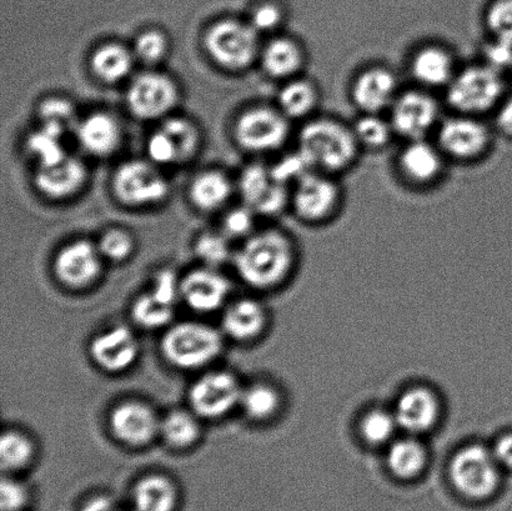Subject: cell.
<instances>
[{
	"instance_id": "obj_1",
	"label": "cell",
	"mask_w": 512,
	"mask_h": 511,
	"mask_svg": "<svg viewBox=\"0 0 512 511\" xmlns=\"http://www.w3.org/2000/svg\"><path fill=\"white\" fill-rule=\"evenodd\" d=\"M295 140L306 168L336 178L350 173L363 154L351 123L334 115L318 114L301 123Z\"/></svg>"
},
{
	"instance_id": "obj_2",
	"label": "cell",
	"mask_w": 512,
	"mask_h": 511,
	"mask_svg": "<svg viewBox=\"0 0 512 511\" xmlns=\"http://www.w3.org/2000/svg\"><path fill=\"white\" fill-rule=\"evenodd\" d=\"M295 260L293 240L276 229L253 234L235 255L239 277L250 287L273 288L288 277Z\"/></svg>"
},
{
	"instance_id": "obj_3",
	"label": "cell",
	"mask_w": 512,
	"mask_h": 511,
	"mask_svg": "<svg viewBox=\"0 0 512 511\" xmlns=\"http://www.w3.org/2000/svg\"><path fill=\"white\" fill-rule=\"evenodd\" d=\"M505 73L483 60L463 65L444 90V102L451 113L486 118L493 115L508 95Z\"/></svg>"
},
{
	"instance_id": "obj_4",
	"label": "cell",
	"mask_w": 512,
	"mask_h": 511,
	"mask_svg": "<svg viewBox=\"0 0 512 511\" xmlns=\"http://www.w3.org/2000/svg\"><path fill=\"white\" fill-rule=\"evenodd\" d=\"M495 138L493 124L485 118L451 113L441 120L433 139L450 164L474 165L493 152Z\"/></svg>"
},
{
	"instance_id": "obj_5",
	"label": "cell",
	"mask_w": 512,
	"mask_h": 511,
	"mask_svg": "<svg viewBox=\"0 0 512 511\" xmlns=\"http://www.w3.org/2000/svg\"><path fill=\"white\" fill-rule=\"evenodd\" d=\"M345 192L340 178L308 170L290 189L289 209L299 222L319 227L343 212Z\"/></svg>"
},
{
	"instance_id": "obj_6",
	"label": "cell",
	"mask_w": 512,
	"mask_h": 511,
	"mask_svg": "<svg viewBox=\"0 0 512 511\" xmlns=\"http://www.w3.org/2000/svg\"><path fill=\"white\" fill-rule=\"evenodd\" d=\"M222 352V334L208 324L179 323L173 325L163 335V357L178 369L205 368L217 360Z\"/></svg>"
},
{
	"instance_id": "obj_7",
	"label": "cell",
	"mask_w": 512,
	"mask_h": 511,
	"mask_svg": "<svg viewBox=\"0 0 512 511\" xmlns=\"http://www.w3.org/2000/svg\"><path fill=\"white\" fill-rule=\"evenodd\" d=\"M401 142L434 138L441 120L443 104L434 92L419 87L403 88L388 112Z\"/></svg>"
},
{
	"instance_id": "obj_8",
	"label": "cell",
	"mask_w": 512,
	"mask_h": 511,
	"mask_svg": "<svg viewBox=\"0 0 512 511\" xmlns=\"http://www.w3.org/2000/svg\"><path fill=\"white\" fill-rule=\"evenodd\" d=\"M499 463L493 450L469 445L459 450L450 463V480L461 497L470 502H486L500 484Z\"/></svg>"
},
{
	"instance_id": "obj_9",
	"label": "cell",
	"mask_w": 512,
	"mask_h": 511,
	"mask_svg": "<svg viewBox=\"0 0 512 511\" xmlns=\"http://www.w3.org/2000/svg\"><path fill=\"white\" fill-rule=\"evenodd\" d=\"M449 164L434 139L410 140L396 153L394 172L405 187L424 192L443 182Z\"/></svg>"
},
{
	"instance_id": "obj_10",
	"label": "cell",
	"mask_w": 512,
	"mask_h": 511,
	"mask_svg": "<svg viewBox=\"0 0 512 511\" xmlns=\"http://www.w3.org/2000/svg\"><path fill=\"white\" fill-rule=\"evenodd\" d=\"M205 48L215 63L233 72L248 68L260 57L259 33L252 24L224 19L205 35Z\"/></svg>"
},
{
	"instance_id": "obj_11",
	"label": "cell",
	"mask_w": 512,
	"mask_h": 511,
	"mask_svg": "<svg viewBox=\"0 0 512 511\" xmlns=\"http://www.w3.org/2000/svg\"><path fill=\"white\" fill-rule=\"evenodd\" d=\"M401 89L393 68L381 63L368 64L351 78L349 102L358 114H388Z\"/></svg>"
},
{
	"instance_id": "obj_12",
	"label": "cell",
	"mask_w": 512,
	"mask_h": 511,
	"mask_svg": "<svg viewBox=\"0 0 512 511\" xmlns=\"http://www.w3.org/2000/svg\"><path fill=\"white\" fill-rule=\"evenodd\" d=\"M235 137L248 152H278L290 140L291 122L278 107H255L239 118Z\"/></svg>"
},
{
	"instance_id": "obj_13",
	"label": "cell",
	"mask_w": 512,
	"mask_h": 511,
	"mask_svg": "<svg viewBox=\"0 0 512 511\" xmlns=\"http://www.w3.org/2000/svg\"><path fill=\"white\" fill-rule=\"evenodd\" d=\"M242 385L227 370H212L199 377L189 389V404L202 419L225 417L240 405Z\"/></svg>"
},
{
	"instance_id": "obj_14",
	"label": "cell",
	"mask_w": 512,
	"mask_h": 511,
	"mask_svg": "<svg viewBox=\"0 0 512 511\" xmlns=\"http://www.w3.org/2000/svg\"><path fill=\"white\" fill-rule=\"evenodd\" d=\"M459 68L454 50L435 40L416 45L406 59V70L415 87L434 93L444 92Z\"/></svg>"
},
{
	"instance_id": "obj_15",
	"label": "cell",
	"mask_w": 512,
	"mask_h": 511,
	"mask_svg": "<svg viewBox=\"0 0 512 511\" xmlns=\"http://www.w3.org/2000/svg\"><path fill=\"white\" fill-rule=\"evenodd\" d=\"M113 189L120 203L128 207H145L163 202L169 184L154 165L133 160L119 167L114 174Z\"/></svg>"
},
{
	"instance_id": "obj_16",
	"label": "cell",
	"mask_w": 512,
	"mask_h": 511,
	"mask_svg": "<svg viewBox=\"0 0 512 511\" xmlns=\"http://www.w3.org/2000/svg\"><path fill=\"white\" fill-rule=\"evenodd\" d=\"M103 260L98 245L88 240H75L59 250L54 259V274L64 287L89 288L100 278Z\"/></svg>"
},
{
	"instance_id": "obj_17",
	"label": "cell",
	"mask_w": 512,
	"mask_h": 511,
	"mask_svg": "<svg viewBox=\"0 0 512 511\" xmlns=\"http://www.w3.org/2000/svg\"><path fill=\"white\" fill-rule=\"evenodd\" d=\"M162 418L147 403L127 400L117 405L109 415V428L119 443L142 448L159 437Z\"/></svg>"
},
{
	"instance_id": "obj_18",
	"label": "cell",
	"mask_w": 512,
	"mask_h": 511,
	"mask_svg": "<svg viewBox=\"0 0 512 511\" xmlns=\"http://www.w3.org/2000/svg\"><path fill=\"white\" fill-rule=\"evenodd\" d=\"M180 300V280L172 270H162L153 288L140 295L132 307V318L145 329H159L172 322Z\"/></svg>"
},
{
	"instance_id": "obj_19",
	"label": "cell",
	"mask_w": 512,
	"mask_h": 511,
	"mask_svg": "<svg viewBox=\"0 0 512 511\" xmlns=\"http://www.w3.org/2000/svg\"><path fill=\"white\" fill-rule=\"evenodd\" d=\"M89 355L100 370L109 374L127 372L137 363L140 344L137 335L125 325L103 330L94 337Z\"/></svg>"
},
{
	"instance_id": "obj_20",
	"label": "cell",
	"mask_w": 512,
	"mask_h": 511,
	"mask_svg": "<svg viewBox=\"0 0 512 511\" xmlns=\"http://www.w3.org/2000/svg\"><path fill=\"white\" fill-rule=\"evenodd\" d=\"M177 102V85L164 74L145 73L139 75L130 85L128 92L130 112L143 120L164 117Z\"/></svg>"
},
{
	"instance_id": "obj_21",
	"label": "cell",
	"mask_w": 512,
	"mask_h": 511,
	"mask_svg": "<svg viewBox=\"0 0 512 511\" xmlns=\"http://www.w3.org/2000/svg\"><path fill=\"white\" fill-rule=\"evenodd\" d=\"M290 187L278 182L270 168L252 165L240 178V190L254 213L276 215L290 207Z\"/></svg>"
},
{
	"instance_id": "obj_22",
	"label": "cell",
	"mask_w": 512,
	"mask_h": 511,
	"mask_svg": "<svg viewBox=\"0 0 512 511\" xmlns=\"http://www.w3.org/2000/svg\"><path fill=\"white\" fill-rule=\"evenodd\" d=\"M229 294V280L214 268L193 270L180 280V299L197 313L217 312Z\"/></svg>"
},
{
	"instance_id": "obj_23",
	"label": "cell",
	"mask_w": 512,
	"mask_h": 511,
	"mask_svg": "<svg viewBox=\"0 0 512 511\" xmlns=\"http://www.w3.org/2000/svg\"><path fill=\"white\" fill-rule=\"evenodd\" d=\"M260 60L264 72L271 79L284 83L304 75L309 54L300 39L291 35H276L261 49Z\"/></svg>"
},
{
	"instance_id": "obj_24",
	"label": "cell",
	"mask_w": 512,
	"mask_h": 511,
	"mask_svg": "<svg viewBox=\"0 0 512 511\" xmlns=\"http://www.w3.org/2000/svg\"><path fill=\"white\" fill-rule=\"evenodd\" d=\"M87 180V169L80 160L65 157L59 162L39 167L35 185L52 199H67L77 194Z\"/></svg>"
},
{
	"instance_id": "obj_25",
	"label": "cell",
	"mask_w": 512,
	"mask_h": 511,
	"mask_svg": "<svg viewBox=\"0 0 512 511\" xmlns=\"http://www.w3.org/2000/svg\"><path fill=\"white\" fill-rule=\"evenodd\" d=\"M321 99L320 85L304 74L283 83L276 107L291 123L301 124L320 114Z\"/></svg>"
},
{
	"instance_id": "obj_26",
	"label": "cell",
	"mask_w": 512,
	"mask_h": 511,
	"mask_svg": "<svg viewBox=\"0 0 512 511\" xmlns=\"http://www.w3.org/2000/svg\"><path fill=\"white\" fill-rule=\"evenodd\" d=\"M394 415L399 428L411 434L424 433L439 417L438 399L426 388L406 390L396 404Z\"/></svg>"
},
{
	"instance_id": "obj_27",
	"label": "cell",
	"mask_w": 512,
	"mask_h": 511,
	"mask_svg": "<svg viewBox=\"0 0 512 511\" xmlns=\"http://www.w3.org/2000/svg\"><path fill=\"white\" fill-rule=\"evenodd\" d=\"M266 324L263 305L254 299H239L224 310L222 327L228 337L237 342L258 338Z\"/></svg>"
},
{
	"instance_id": "obj_28",
	"label": "cell",
	"mask_w": 512,
	"mask_h": 511,
	"mask_svg": "<svg viewBox=\"0 0 512 511\" xmlns=\"http://www.w3.org/2000/svg\"><path fill=\"white\" fill-rule=\"evenodd\" d=\"M179 502L177 484L163 474L139 479L133 489L135 511H174Z\"/></svg>"
},
{
	"instance_id": "obj_29",
	"label": "cell",
	"mask_w": 512,
	"mask_h": 511,
	"mask_svg": "<svg viewBox=\"0 0 512 511\" xmlns=\"http://www.w3.org/2000/svg\"><path fill=\"white\" fill-rule=\"evenodd\" d=\"M80 144L89 153L104 157L118 148L120 128L117 120L108 114L97 113L83 120L78 127Z\"/></svg>"
},
{
	"instance_id": "obj_30",
	"label": "cell",
	"mask_w": 512,
	"mask_h": 511,
	"mask_svg": "<svg viewBox=\"0 0 512 511\" xmlns=\"http://www.w3.org/2000/svg\"><path fill=\"white\" fill-rule=\"evenodd\" d=\"M193 410L177 409L164 415L159 437L169 448L185 450L194 447L202 437V424Z\"/></svg>"
},
{
	"instance_id": "obj_31",
	"label": "cell",
	"mask_w": 512,
	"mask_h": 511,
	"mask_svg": "<svg viewBox=\"0 0 512 511\" xmlns=\"http://www.w3.org/2000/svg\"><path fill=\"white\" fill-rule=\"evenodd\" d=\"M351 127L363 153L384 152L398 139L388 114H358Z\"/></svg>"
},
{
	"instance_id": "obj_32",
	"label": "cell",
	"mask_w": 512,
	"mask_h": 511,
	"mask_svg": "<svg viewBox=\"0 0 512 511\" xmlns=\"http://www.w3.org/2000/svg\"><path fill=\"white\" fill-rule=\"evenodd\" d=\"M90 65L102 82L117 83L129 74L133 67V57L123 45L105 44L95 50Z\"/></svg>"
},
{
	"instance_id": "obj_33",
	"label": "cell",
	"mask_w": 512,
	"mask_h": 511,
	"mask_svg": "<svg viewBox=\"0 0 512 511\" xmlns=\"http://www.w3.org/2000/svg\"><path fill=\"white\" fill-rule=\"evenodd\" d=\"M232 194V185L223 173L205 172L198 175L190 187V199L195 207L212 212L227 203Z\"/></svg>"
},
{
	"instance_id": "obj_34",
	"label": "cell",
	"mask_w": 512,
	"mask_h": 511,
	"mask_svg": "<svg viewBox=\"0 0 512 511\" xmlns=\"http://www.w3.org/2000/svg\"><path fill=\"white\" fill-rule=\"evenodd\" d=\"M426 463L423 445L414 439H400L391 444L388 453V465L391 473L399 479L418 477Z\"/></svg>"
},
{
	"instance_id": "obj_35",
	"label": "cell",
	"mask_w": 512,
	"mask_h": 511,
	"mask_svg": "<svg viewBox=\"0 0 512 511\" xmlns=\"http://www.w3.org/2000/svg\"><path fill=\"white\" fill-rule=\"evenodd\" d=\"M35 444L27 434L19 430H7L0 439V464L4 473L20 472L32 464Z\"/></svg>"
},
{
	"instance_id": "obj_36",
	"label": "cell",
	"mask_w": 512,
	"mask_h": 511,
	"mask_svg": "<svg viewBox=\"0 0 512 511\" xmlns=\"http://www.w3.org/2000/svg\"><path fill=\"white\" fill-rule=\"evenodd\" d=\"M240 407L249 419L254 422H264L278 412L280 407L278 390L264 383L244 388Z\"/></svg>"
},
{
	"instance_id": "obj_37",
	"label": "cell",
	"mask_w": 512,
	"mask_h": 511,
	"mask_svg": "<svg viewBox=\"0 0 512 511\" xmlns=\"http://www.w3.org/2000/svg\"><path fill=\"white\" fill-rule=\"evenodd\" d=\"M486 39L512 47V0H493L484 13Z\"/></svg>"
},
{
	"instance_id": "obj_38",
	"label": "cell",
	"mask_w": 512,
	"mask_h": 511,
	"mask_svg": "<svg viewBox=\"0 0 512 511\" xmlns=\"http://www.w3.org/2000/svg\"><path fill=\"white\" fill-rule=\"evenodd\" d=\"M40 118L43 120V127L52 130L55 134L63 137L75 125V109L68 100L50 98L40 105Z\"/></svg>"
},
{
	"instance_id": "obj_39",
	"label": "cell",
	"mask_w": 512,
	"mask_h": 511,
	"mask_svg": "<svg viewBox=\"0 0 512 511\" xmlns=\"http://www.w3.org/2000/svg\"><path fill=\"white\" fill-rule=\"evenodd\" d=\"M60 139H62L60 135L44 127L30 135L27 143L28 149L37 157L39 167L57 163L67 157Z\"/></svg>"
},
{
	"instance_id": "obj_40",
	"label": "cell",
	"mask_w": 512,
	"mask_h": 511,
	"mask_svg": "<svg viewBox=\"0 0 512 511\" xmlns=\"http://www.w3.org/2000/svg\"><path fill=\"white\" fill-rule=\"evenodd\" d=\"M162 129L173 140L178 150L179 162H187L195 153L199 145L197 128L187 119L172 118L163 124Z\"/></svg>"
},
{
	"instance_id": "obj_41",
	"label": "cell",
	"mask_w": 512,
	"mask_h": 511,
	"mask_svg": "<svg viewBox=\"0 0 512 511\" xmlns=\"http://www.w3.org/2000/svg\"><path fill=\"white\" fill-rule=\"evenodd\" d=\"M396 428H399V425L395 415L380 409L366 414L361 423V433L371 444L389 442L393 438Z\"/></svg>"
},
{
	"instance_id": "obj_42",
	"label": "cell",
	"mask_w": 512,
	"mask_h": 511,
	"mask_svg": "<svg viewBox=\"0 0 512 511\" xmlns=\"http://www.w3.org/2000/svg\"><path fill=\"white\" fill-rule=\"evenodd\" d=\"M195 253L205 267L217 269L230 258L229 238L225 234H203L195 244Z\"/></svg>"
},
{
	"instance_id": "obj_43",
	"label": "cell",
	"mask_w": 512,
	"mask_h": 511,
	"mask_svg": "<svg viewBox=\"0 0 512 511\" xmlns=\"http://www.w3.org/2000/svg\"><path fill=\"white\" fill-rule=\"evenodd\" d=\"M98 248L104 259L113 263H122L133 254L135 243L127 230L115 228L103 234Z\"/></svg>"
},
{
	"instance_id": "obj_44",
	"label": "cell",
	"mask_w": 512,
	"mask_h": 511,
	"mask_svg": "<svg viewBox=\"0 0 512 511\" xmlns=\"http://www.w3.org/2000/svg\"><path fill=\"white\" fill-rule=\"evenodd\" d=\"M135 55L145 64L160 62L168 52V39L159 30H147L135 42Z\"/></svg>"
},
{
	"instance_id": "obj_45",
	"label": "cell",
	"mask_w": 512,
	"mask_h": 511,
	"mask_svg": "<svg viewBox=\"0 0 512 511\" xmlns=\"http://www.w3.org/2000/svg\"><path fill=\"white\" fill-rule=\"evenodd\" d=\"M285 20L284 9L274 2L261 3L254 9L250 24L260 33H271L279 30Z\"/></svg>"
},
{
	"instance_id": "obj_46",
	"label": "cell",
	"mask_w": 512,
	"mask_h": 511,
	"mask_svg": "<svg viewBox=\"0 0 512 511\" xmlns=\"http://www.w3.org/2000/svg\"><path fill=\"white\" fill-rule=\"evenodd\" d=\"M29 502V490L22 482L12 477H4L0 485L2 511H22Z\"/></svg>"
},
{
	"instance_id": "obj_47",
	"label": "cell",
	"mask_w": 512,
	"mask_h": 511,
	"mask_svg": "<svg viewBox=\"0 0 512 511\" xmlns=\"http://www.w3.org/2000/svg\"><path fill=\"white\" fill-rule=\"evenodd\" d=\"M148 154L152 162L160 165L180 163L178 150L175 148L173 140L163 129H159L157 133L150 137Z\"/></svg>"
},
{
	"instance_id": "obj_48",
	"label": "cell",
	"mask_w": 512,
	"mask_h": 511,
	"mask_svg": "<svg viewBox=\"0 0 512 511\" xmlns=\"http://www.w3.org/2000/svg\"><path fill=\"white\" fill-rule=\"evenodd\" d=\"M254 210L235 209L224 220V233L228 238H243L252 233L254 227Z\"/></svg>"
},
{
	"instance_id": "obj_49",
	"label": "cell",
	"mask_w": 512,
	"mask_h": 511,
	"mask_svg": "<svg viewBox=\"0 0 512 511\" xmlns=\"http://www.w3.org/2000/svg\"><path fill=\"white\" fill-rule=\"evenodd\" d=\"M491 117L496 135L512 143V93L506 95Z\"/></svg>"
},
{
	"instance_id": "obj_50",
	"label": "cell",
	"mask_w": 512,
	"mask_h": 511,
	"mask_svg": "<svg viewBox=\"0 0 512 511\" xmlns=\"http://www.w3.org/2000/svg\"><path fill=\"white\" fill-rule=\"evenodd\" d=\"M493 454L500 467L512 468V434L504 435L496 442Z\"/></svg>"
},
{
	"instance_id": "obj_51",
	"label": "cell",
	"mask_w": 512,
	"mask_h": 511,
	"mask_svg": "<svg viewBox=\"0 0 512 511\" xmlns=\"http://www.w3.org/2000/svg\"><path fill=\"white\" fill-rule=\"evenodd\" d=\"M82 511H117V509L109 498L98 497L85 504Z\"/></svg>"
},
{
	"instance_id": "obj_52",
	"label": "cell",
	"mask_w": 512,
	"mask_h": 511,
	"mask_svg": "<svg viewBox=\"0 0 512 511\" xmlns=\"http://www.w3.org/2000/svg\"><path fill=\"white\" fill-rule=\"evenodd\" d=\"M511 74H512V69H511Z\"/></svg>"
}]
</instances>
